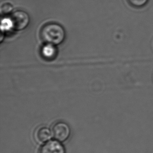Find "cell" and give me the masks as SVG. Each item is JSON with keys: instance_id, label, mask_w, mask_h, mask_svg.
I'll return each mask as SVG.
<instances>
[{"instance_id": "5", "label": "cell", "mask_w": 153, "mask_h": 153, "mask_svg": "<svg viewBox=\"0 0 153 153\" xmlns=\"http://www.w3.org/2000/svg\"><path fill=\"white\" fill-rule=\"evenodd\" d=\"M52 135V132L50 129L45 126L38 128L35 134L36 140L42 143H45L50 141Z\"/></svg>"}, {"instance_id": "9", "label": "cell", "mask_w": 153, "mask_h": 153, "mask_svg": "<svg viewBox=\"0 0 153 153\" xmlns=\"http://www.w3.org/2000/svg\"><path fill=\"white\" fill-rule=\"evenodd\" d=\"M13 10V6L9 3H5L1 6V12L2 14H9Z\"/></svg>"}, {"instance_id": "4", "label": "cell", "mask_w": 153, "mask_h": 153, "mask_svg": "<svg viewBox=\"0 0 153 153\" xmlns=\"http://www.w3.org/2000/svg\"><path fill=\"white\" fill-rule=\"evenodd\" d=\"M39 153H66V150L61 142L50 140L42 146Z\"/></svg>"}, {"instance_id": "8", "label": "cell", "mask_w": 153, "mask_h": 153, "mask_svg": "<svg viewBox=\"0 0 153 153\" xmlns=\"http://www.w3.org/2000/svg\"><path fill=\"white\" fill-rule=\"evenodd\" d=\"M131 6L136 8H141L145 6L149 0H128Z\"/></svg>"}, {"instance_id": "7", "label": "cell", "mask_w": 153, "mask_h": 153, "mask_svg": "<svg viewBox=\"0 0 153 153\" xmlns=\"http://www.w3.org/2000/svg\"><path fill=\"white\" fill-rule=\"evenodd\" d=\"M13 28L12 23L10 17H4L1 21V29L2 31L7 30Z\"/></svg>"}, {"instance_id": "3", "label": "cell", "mask_w": 153, "mask_h": 153, "mask_svg": "<svg viewBox=\"0 0 153 153\" xmlns=\"http://www.w3.org/2000/svg\"><path fill=\"white\" fill-rule=\"evenodd\" d=\"M52 132L54 139L62 143L67 141L70 137L71 129L65 123L58 122L53 126Z\"/></svg>"}, {"instance_id": "6", "label": "cell", "mask_w": 153, "mask_h": 153, "mask_svg": "<svg viewBox=\"0 0 153 153\" xmlns=\"http://www.w3.org/2000/svg\"><path fill=\"white\" fill-rule=\"evenodd\" d=\"M54 46L50 44H47L46 46H44L42 50V54L44 57L48 59L54 58L56 53V50Z\"/></svg>"}, {"instance_id": "2", "label": "cell", "mask_w": 153, "mask_h": 153, "mask_svg": "<svg viewBox=\"0 0 153 153\" xmlns=\"http://www.w3.org/2000/svg\"><path fill=\"white\" fill-rule=\"evenodd\" d=\"M13 29L16 30H22L25 29L29 25L30 17L29 15L24 10H17L10 15Z\"/></svg>"}, {"instance_id": "1", "label": "cell", "mask_w": 153, "mask_h": 153, "mask_svg": "<svg viewBox=\"0 0 153 153\" xmlns=\"http://www.w3.org/2000/svg\"><path fill=\"white\" fill-rule=\"evenodd\" d=\"M40 36L45 43L56 46L64 41L65 32L61 25L57 23H48L42 27Z\"/></svg>"}]
</instances>
